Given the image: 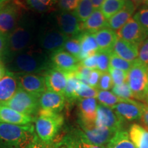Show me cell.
<instances>
[{
	"label": "cell",
	"instance_id": "e575fe53",
	"mask_svg": "<svg viewBox=\"0 0 148 148\" xmlns=\"http://www.w3.org/2000/svg\"><path fill=\"white\" fill-rule=\"evenodd\" d=\"M98 90L92 88L89 85L81 82L79 85L76 92V98L77 99H86V98H97Z\"/></svg>",
	"mask_w": 148,
	"mask_h": 148
},
{
	"label": "cell",
	"instance_id": "816d5d0a",
	"mask_svg": "<svg viewBox=\"0 0 148 148\" xmlns=\"http://www.w3.org/2000/svg\"><path fill=\"white\" fill-rule=\"evenodd\" d=\"M90 1H91L94 9L97 10V9H100L103 0H90Z\"/></svg>",
	"mask_w": 148,
	"mask_h": 148
},
{
	"label": "cell",
	"instance_id": "74e56055",
	"mask_svg": "<svg viewBox=\"0 0 148 148\" xmlns=\"http://www.w3.org/2000/svg\"><path fill=\"white\" fill-rule=\"evenodd\" d=\"M108 73H110L111 78H112L113 86L121 85L123 83L126 82L127 72L114 69V68L110 66L108 69Z\"/></svg>",
	"mask_w": 148,
	"mask_h": 148
},
{
	"label": "cell",
	"instance_id": "836d02e7",
	"mask_svg": "<svg viewBox=\"0 0 148 148\" xmlns=\"http://www.w3.org/2000/svg\"><path fill=\"white\" fill-rule=\"evenodd\" d=\"M62 49L73 56L78 60L79 56L80 54V42L79 38L77 37L69 38L66 40Z\"/></svg>",
	"mask_w": 148,
	"mask_h": 148
},
{
	"label": "cell",
	"instance_id": "6f0895ef",
	"mask_svg": "<svg viewBox=\"0 0 148 148\" xmlns=\"http://www.w3.org/2000/svg\"><path fill=\"white\" fill-rule=\"evenodd\" d=\"M145 3L146 5H148V0H145Z\"/></svg>",
	"mask_w": 148,
	"mask_h": 148
},
{
	"label": "cell",
	"instance_id": "30bf717a",
	"mask_svg": "<svg viewBox=\"0 0 148 148\" xmlns=\"http://www.w3.org/2000/svg\"><path fill=\"white\" fill-rule=\"evenodd\" d=\"M144 106V103L129 99L118 103L112 109L123 121H132L141 118Z\"/></svg>",
	"mask_w": 148,
	"mask_h": 148
},
{
	"label": "cell",
	"instance_id": "f907efd6",
	"mask_svg": "<svg viewBox=\"0 0 148 148\" xmlns=\"http://www.w3.org/2000/svg\"><path fill=\"white\" fill-rule=\"evenodd\" d=\"M140 119H142V121L148 129V105L145 104Z\"/></svg>",
	"mask_w": 148,
	"mask_h": 148
},
{
	"label": "cell",
	"instance_id": "7c38bea8",
	"mask_svg": "<svg viewBox=\"0 0 148 148\" xmlns=\"http://www.w3.org/2000/svg\"><path fill=\"white\" fill-rule=\"evenodd\" d=\"M57 22L60 32L68 38H75L82 32V23L73 12L62 11L57 16Z\"/></svg>",
	"mask_w": 148,
	"mask_h": 148
},
{
	"label": "cell",
	"instance_id": "d6986e66",
	"mask_svg": "<svg viewBox=\"0 0 148 148\" xmlns=\"http://www.w3.org/2000/svg\"><path fill=\"white\" fill-rule=\"evenodd\" d=\"M65 104V96L51 90H46L39 98V106L41 109L59 112Z\"/></svg>",
	"mask_w": 148,
	"mask_h": 148
},
{
	"label": "cell",
	"instance_id": "11a10c76",
	"mask_svg": "<svg viewBox=\"0 0 148 148\" xmlns=\"http://www.w3.org/2000/svg\"><path fill=\"white\" fill-rule=\"evenodd\" d=\"M9 0H0V10L2 8L3 5H5L8 2Z\"/></svg>",
	"mask_w": 148,
	"mask_h": 148
},
{
	"label": "cell",
	"instance_id": "4316f807",
	"mask_svg": "<svg viewBox=\"0 0 148 148\" xmlns=\"http://www.w3.org/2000/svg\"><path fill=\"white\" fill-rule=\"evenodd\" d=\"M106 148H136L130 139L128 132L126 131L119 130L111 138L107 144Z\"/></svg>",
	"mask_w": 148,
	"mask_h": 148
},
{
	"label": "cell",
	"instance_id": "d4e9b609",
	"mask_svg": "<svg viewBox=\"0 0 148 148\" xmlns=\"http://www.w3.org/2000/svg\"><path fill=\"white\" fill-rule=\"evenodd\" d=\"M94 34L99 51H112L113 46L117 40L116 32L109 27H106L95 32Z\"/></svg>",
	"mask_w": 148,
	"mask_h": 148
},
{
	"label": "cell",
	"instance_id": "52a82bcc",
	"mask_svg": "<svg viewBox=\"0 0 148 148\" xmlns=\"http://www.w3.org/2000/svg\"><path fill=\"white\" fill-rule=\"evenodd\" d=\"M82 127L83 132L81 133V138L93 145L103 147L107 145L116 132L113 130L97 126L95 124L82 125Z\"/></svg>",
	"mask_w": 148,
	"mask_h": 148
},
{
	"label": "cell",
	"instance_id": "f35d334b",
	"mask_svg": "<svg viewBox=\"0 0 148 148\" xmlns=\"http://www.w3.org/2000/svg\"><path fill=\"white\" fill-rule=\"evenodd\" d=\"M133 18L137 21L143 29L148 34V6L143 7L136 12Z\"/></svg>",
	"mask_w": 148,
	"mask_h": 148
},
{
	"label": "cell",
	"instance_id": "4dcf8cb0",
	"mask_svg": "<svg viewBox=\"0 0 148 148\" xmlns=\"http://www.w3.org/2000/svg\"><path fill=\"white\" fill-rule=\"evenodd\" d=\"M95 10L90 0H79L77 6L73 11L79 21L83 23Z\"/></svg>",
	"mask_w": 148,
	"mask_h": 148
},
{
	"label": "cell",
	"instance_id": "3957f363",
	"mask_svg": "<svg viewBox=\"0 0 148 148\" xmlns=\"http://www.w3.org/2000/svg\"><path fill=\"white\" fill-rule=\"evenodd\" d=\"M35 123L38 138L46 143H50L63 124L64 118L58 112L40 108Z\"/></svg>",
	"mask_w": 148,
	"mask_h": 148
},
{
	"label": "cell",
	"instance_id": "db71d44e",
	"mask_svg": "<svg viewBox=\"0 0 148 148\" xmlns=\"http://www.w3.org/2000/svg\"><path fill=\"white\" fill-rule=\"evenodd\" d=\"M128 1H130L131 2L134 3L136 6L138 5L142 4V3H145V0H128Z\"/></svg>",
	"mask_w": 148,
	"mask_h": 148
},
{
	"label": "cell",
	"instance_id": "83f0119b",
	"mask_svg": "<svg viewBox=\"0 0 148 148\" xmlns=\"http://www.w3.org/2000/svg\"><path fill=\"white\" fill-rule=\"evenodd\" d=\"M126 0H103L101 12L107 20L118 12L124 5Z\"/></svg>",
	"mask_w": 148,
	"mask_h": 148
},
{
	"label": "cell",
	"instance_id": "9c48e42d",
	"mask_svg": "<svg viewBox=\"0 0 148 148\" xmlns=\"http://www.w3.org/2000/svg\"><path fill=\"white\" fill-rule=\"evenodd\" d=\"M20 8L15 3L8 2L0 10V33L8 34L17 26Z\"/></svg>",
	"mask_w": 148,
	"mask_h": 148
},
{
	"label": "cell",
	"instance_id": "f5cc1de1",
	"mask_svg": "<svg viewBox=\"0 0 148 148\" xmlns=\"http://www.w3.org/2000/svg\"><path fill=\"white\" fill-rule=\"evenodd\" d=\"M7 72H8V70L5 68L4 64L0 60V79L4 76Z\"/></svg>",
	"mask_w": 148,
	"mask_h": 148
},
{
	"label": "cell",
	"instance_id": "9a60e30c",
	"mask_svg": "<svg viewBox=\"0 0 148 148\" xmlns=\"http://www.w3.org/2000/svg\"><path fill=\"white\" fill-rule=\"evenodd\" d=\"M51 60L53 67L66 73L76 71L79 63L77 58L63 49L54 51Z\"/></svg>",
	"mask_w": 148,
	"mask_h": 148
},
{
	"label": "cell",
	"instance_id": "cb8c5ba5",
	"mask_svg": "<svg viewBox=\"0 0 148 148\" xmlns=\"http://www.w3.org/2000/svg\"><path fill=\"white\" fill-rule=\"evenodd\" d=\"M138 47L118 38L112 48V52L124 60L133 62L137 59Z\"/></svg>",
	"mask_w": 148,
	"mask_h": 148
},
{
	"label": "cell",
	"instance_id": "f546056e",
	"mask_svg": "<svg viewBox=\"0 0 148 148\" xmlns=\"http://www.w3.org/2000/svg\"><path fill=\"white\" fill-rule=\"evenodd\" d=\"M97 100L99 101V104L103 105V106L109 107L112 108L117 104L118 103L122 102V101H126L129 99H122L114 95L112 92L109 90H98L97 96Z\"/></svg>",
	"mask_w": 148,
	"mask_h": 148
},
{
	"label": "cell",
	"instance_id": "603a6c76",
	"mask_svg": "<svg viewBox=\"0 0 148 148\" xmlns=\"http://www.w3.org/2000/svg\"><path fill=\"white\" fill-rule=\"evenodd\" d=\"M77 38L80 42V54L78 58L79 62L99 51L95 36L92 33L82 32Z\"/></svg>",
	"mask_w": 148,
	"mask_h": 148
},
{
	"label": "cell",
	"instance_id": "681fc988",
	"mask_svg": "<svg viewBox=\"0 0 148 148\" xmlns=\"http://www.w3.org/2000/svg\"><path fill=\"white\" fill-rule=\"evenodd\" d=\"M6 49V37L5 35L0 33V56L5 53Z\"/></svg>",
	"mask_w": 148,
	"mask_h": 148
},
{
	"label": "cell",
	"instance_id": "d590c367",
	"mask_svg": "<svg viewBox=\"0 0 148 148\" xmlns=\"http://www.w3.org/2000/svg\"><path fill=\"white\" fill-rule=\"evenodd\" d=\"M110 52L111 51H99L97 52V70L101 73L108 71Z\"/></svg>",
	"mask_w": 148,
	"mask_h": 148
},
{
	"label": "cell",
	"instance_id": "5b68a950",
	"mask_svg": "<svg viewBox=\"0 0 148 148\" xmlns=\"http://www.w3.org/2000/svg\"><path fill=\"white\" fill-rule=\"evenodd\" d=\"M32 32L26 26H16L6 37L5 53L10 57L26 50L32 41Z\"/></svg>",
	"mask_w": 148,
	"mask_h": 148
},
{
	"label": "cell",
	"instance_id": "7bdbcfd3",
	"mask_svg": "<svg viewBox=\"0 0 148 148\" xmlns=\"http://www.w3.org/2000/svg\"><path fill=\"white\" fill-rule=\"evenodd\" d=\"M79 64L90 70L97 69V53L84 58V60L79 62Z\"/></svg>",
	"mask_w": 148,
	"mask_h": 148
},
{
	"label": "cell",
	"instance_id": "e0dca14e",
	"mask_svg": "<svg viewBox=\"0 0 148 148\" xmlns=\"http://www.w3.org/2000/svg\"><path fill=\"white\" fill-rule=\"evenodd\" d=\"M137 6L134 3L126 0L123 8L108 19V26L109 28L112 29L114 32H117L131 18H132V16Z\"/></svg>",
	"mask_w": 148,
	"mask_h": 148
},
{
	"label": "cell",
	"instance_id": "277c9868",
	"mask_svg": "<svg viewBox=\"0 0 148 148\" xmlns=\"http://www.w3.org/2000/svg\"><path fill=\"white\" fill-rule=\"evenodd\" d=\"M148 66L135 60L131 69L127 72V81L134 99L147 103V85Z\"/></svg>",
	"mask_w": 148,
	"mask_h": 148
},
{
	"label": "cell",
	"instance_id": "6da1fadb",
	"mask_svg": "<svg viewBox=\"0 0 148 148\" xmlns=\"http://www.w3.org/2000/svg\"><path fill=\"white\" fill-rule=\"evenodd\" d=\"M37 138L33 125L0 123V140L16 148H26Z\"/></svg>",
	"mask_w": 148,
	"mask_h": 148
},
{
	"label": "cell",
	"instance_id": "ffe728a7",
	"mask_svg": "<svg viewBox=\"0 0 148 148\" xmlns=\"http://www.w3.org/2000/svg\"><path fill=\"white\" fill-rule=\"evenodd\" d=\"M34 121L32 116L26 115L13 109L0 104V123L15 125L30 124Z\"/></svg>",
	"mask_w": 148,
	"mask_h": 148
},
{
	"label": "cell",
	"instance_id": "b9f144b4",
	"mask_svg": "<svg viewBox=\"0 0 148 148\" xmlns=\"http://www.w3.org/2000/svg\"><path fill=\"white\" fill-rule=\"evenodd\" d=\"M79 1V0H58V5L62 11L73 12Z\"/></svg>",
	"mask_w": 148,
	"mask_h": 148
},
{
	"label": "cell",
	"instance_id": "4fadbf2b",
	"mask_svg": "<svg viewBox=\"0 0 148 148\" xmlns=\"http://www.w3.org/2000/svg\"><path fill=\"white\" fill-rule=\"evenodd\" d=\"M123 123V121L112 108L101 104L97 105V118L95 121L97 126L107 127L117 132L122 130Z\"/></svg>",
	"mask_w": 148,
	"mask_h": 148
},
{
	"label": "cell",
	"instance_id": "8fae6325",
	"mask_svg": "<svg viewBox=\"0 0 148 148\" xmlns=\"http://www.w3.org/2000/svg\"><path fill=\"white\" fill-rule=\"evenodd\" d=\"M18 86L25 91L40 98L46 91L45 77L35 73H24L18 78Z\"/></svg>",
	"mask_w": 148,
	"mask_h": 148
},
{
	"label": "cell",
	"instance_id": "ac0fdd59",
	"mask_svg": "<svg viewBox=\"0 0 148 148\" xmlns=\"http://www.w3.org/2000/svg\"><path fill=\"white\" fill-rule=\"evenodd\" d=\"M79 109L81 125H92L95 124L97 110V103L95 98L79 99Z\"/></svg>",
	"mask_w": 148,
	"mask_h": 148
},
{
	"label": "cell",
	"instance_id": "9f6ffc18",
	"mask_svg": "<svg viewBox=\"0 0 148 148\" xmlns=\"http://www.w3.org/2000/svg\"><path fill=\"white\" fill-rule=\"evenodd\" d=\"M147 103H148V78H147Z\"/></svg>",
	"mask_w": 148,
	"mask_h": 148
},
{
	"label": "cell",
	"instance_id": "7402d4cb",
	"mask_svg": "<svg viewBox=\"0 0 148 148\" xmlns=\"http://www.w3.org/2000/svg\"><path fill=\"white\" fill-rule=\"evenodd\" d=\"M108 27V20L105 18L100 9L95 10L89 17L82 23V32L95 34L103 28Z\"/></svg>",
	"mask_w": 148,
	"mask_h": 148
},
{
	"label": "cell",
	"instance_id": "7dc6e473",
	"mask_svg": "<svg viewBox=\"0 0 148 148\" xmlns=\"http://www.w3.org/2000/svg\"><path fill=\"white\" fill-rule=\"evenodd\" d=\"M26 148H53V146L50 145V144L49 143H44V142L42 141L41 140L38 139V138H37L32 143H31L30 145Z\"/></svg>",
	"mask_w": 148,
	"mask_h": 148
},
{
	"label": "cell",
	"instance_id": "ab89813d",
	"mask_svg": "<svg viewBox=\"0 0 148 148\" xmlns=\"http://www.w3.org/2000/svg\"><path fill=\"white\" fill-rule=\"evenodd\" d=\"M136 60L144 65L148 66V37L138 47Z\"/></svg>",
	"mask_w": 148,
	"mask_h": 148
},
{
	"label": "cell",
	"instance_id": "60d3db41",
	"mask_svg": "<svg viewBox=\"0 0 148 148\" xmlns=\"http://www.w3.org/2000/svg\"><path fill=\"white\" fill-rule=\"evenodd\" d=\"M112 87H113V82L108 71L101 73L99 84H98V89L101 90H108Z\"/></svg>",
	"mask_w": 148,
	"mask_h": 148
},
{
	"label": "cell",
	"instance_id": "484cf974",
	"mask_svg": "<svg viewBox=\"0 0 148 148\" xmlns=\"http://www.w3.org/2000/svg\"><path fill=\"white\" fill-rule=\"evenodd\" d=\"M129 137L136 148H148V129L132 124L129 130Z\"/></svg>",
	"mask_w": 148,
	"mask_h": 148
},
{
	"label": "cell",
	"instance_id": "5bb4252c",
	"mask_svg": "<svg viewBox=\"0 0 148 148\" xmlns=\"http://www.w3.org/2000/svg\"><path fill=\"white\" fill-rule=\"evenodd\" d=\"M68 37L60 31L49 29L42 34L40 38V44L45 50L54 52L62 49Z\"/></svg>",
	"mask_w": 148,
	"mask_h": 148
},
{
	"label": "cell",
	"instance_id": "d6a6232c",
	"mask_svg": "<svg viewBox=\"0 0 148 148\" xmlns=\"http://www.w3.org/2000/svg\"><path fill=\"white\" fill-rule=\"evenodd\" d=\"M134 62H131L127 61L121 57L118 56L115 53L111 51L110 54V66L114 69L122 70L126 72H128L133 65Z\"/></svg>",
	"mask_w": 148,
	"mask_h": 148
},
{
	"label": "cell",
	"instance_id": "bcb514c9",
	"mask_svg": "<svg viewBox=\"0 0 148 148\" xmlns=\"http://www.w3.org/2000/svg\"><path fill=\"white\" fill-rule=\"evenodd\" d=\"M53 148H77V142L73 141L72 139H66L62 140L54 146Z\"/></svg>",
	"mask_w": 148,
	"mask_h": 148
},
{
	"label": "cell",
	"instance_id": "ba28073f",
	"mask_svg": "<svg viewBox=\"0 0 148 148\" xmlns=\"http://www.w3.org/2000/svg\"><path fill=\"white\" fill-rule=\"evenodd\" d=\"M116 34L118 38L137 47H139L143 40L148 37L147 33L133 17L116 32Z\"/></svg>",
	"mask_w": 148,
	"mask_h": 148
},
{
	"label": "cell",
	"instance_id": "ee69618b",
	"mask_svg": "<svg viewBox=\"0 0 148 148\" xmlns=\"http://www.w3.org/2000/svg\"><path fill=\"white\" fill-rule=\"evenodd\" d=\"M90 71H91V70L88 69V68L84 67V66H82L79 63L78 67H77L76 71H75V73L77 78L79 79L81 82L88 85V79Z\"/></svg>",
	"mask_w": 148,
	"mask_h": 148
},
{
	"label": "cell",
	"instance_id": "8d00e7d4",
	"mask_svg": "<svg viewBox=\"0 0 148 148\" xmlns=\"http://www.w3.org/2000/svg\"><path fill=\"white\" fill-rule=\"evenodd\" d=\"M112 92L117 97L122 99H134L132 92L127 82L123 83L121 85L113 86V87L112 88Z\"/></svg>",
	"mask_w": 148,
	"mask_h": 148
},
{
	"label": "cell",
	"instance_id": "7a4b0ae2",
	"mask_svg": "<svg viewBox=\"0 0 148 148\" xmlns=\"http://www.w3.org/2000/svg\"><path fill=\"white\" fill-rule=\"evenodd\" d=\"M48 59L42 51L27 49L11 57V70L24 73H38L48 66Z\"/></svg>",
	"mask_w": 148,
	"mask_h": 148
},
{
	"label": "cell",
	"instance_id": "1f68e13d",
	"mask_svg": "<svg viewBox=\"0 0 148 148\" xmlns=\"http://www.w3.org/2000/svg\"><path fill=\"white\" fill-rule=\"evenodd\" d=\"M27 5L38 12H49L58 3V0H26Z\"/></svg>",
	"mask_w": 148,
	"mask_h": 148
},
{
	"label": "cell",
	"instance_id": "c3c4849f",
	"mask_svg": "<svg viewBox=\"0 0 148 148\" xmlns=\"http://www.w3.org/2000/svg\"><path fill=\"white\" fill-rule=\"evenodd\" d=\"M77 148H106L103 146L96 145L91 144L81 138L78 142H77Z\"/></svg>",
	"mask_w": 148,
	"mask_h": 148
},
{
	"label": "cell",
	"instance_id": "2e32d148",
	"mask_svg": "<svg viewBox=\"0 0 148 148\" xmlns=\"http://www.w3.org/2000/svg\"><path fill=\"white\" fill-rule=\"evenodd\" d=\"M44 77L47 90L58 93H64L67 82V73L53 67L47 70Z\"/></svg>",
	"mask_w": 148,
	"mask_h": 148
},
{
	"label": "cell",
	"instance_id": "44dd1931",
	"mask_svg": "<svg viewBox=\"0 0 148 148\" xmlns=\"http://www.w3.org/2000/svg\"><path fill=\"white\" fill-rule=\"evenodd\" d=\"M18 87V79L14 73L8 71L0 79V104H3L13 97Z\"/></svg>",
	"mask_w": 148,
	"mask_h": 148
},
{
	"label": "cell",
	"instance_id": "8992f818",
	"mask_svg": "<svg viewBox=\"0 0 148 148\" xmlns=\"http://www.w3.org/2000/svg\"><path fill=\"white\" fill-rule=\"evenodd\" d=\"M5 106L13 109L20 113L31 116L38 110L39 98L18 87L13 97L3 103Z\"/></svg>",
	"mask_w": 148,
	"mask_h": 148
},
{
	"label": "cell",
	"instance_id": "f1b7e54d",
	"mask_svg": "<svg viewBox=\"0 0 148 148\" xmlns=\"http://www.w3.org/2000/svg\"><path fill=\"white\" fill-rule=\"evenodd\" d=\"M79 84L80 81L75 75V71L67 73V82H66L64 95L68 100L72 101L77 99L76 92Z\"/></svg>",
	"mask_w": 148,
	"mask_h": 148
},
{
	"label": "cell",
	"instance_id": "f6af8a7d",
	"mask_svg": "<svg viewBox=\"0 0 148 148\" xmlns=\"http://www.w3.org/2000/svg\"><path fill=\"white\" fill-rule=\"evenodd\" d=\"M101 72L97 69L91 70L88 79V85L92 88L98 89V84H99V79H100Z\"/></svg>",
	"mask_w": 148,
	"mask_h": 148
}]
</instances>
